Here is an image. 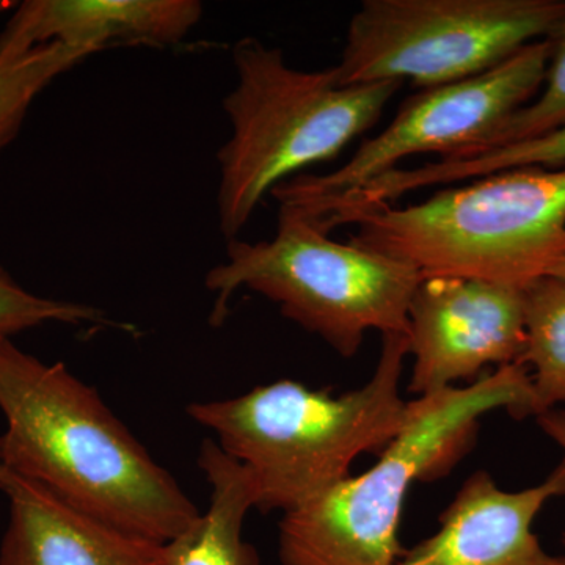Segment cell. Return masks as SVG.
Here are the masks:
<instances>
[{"mask_svg": "<svg viewBox=\"0 0 565 565\" xmlns=\"http://www.w3.org/2000/svg\"><path fill=\"white\" fill-rule=\"evenodd\" d=\"M408 392L426 396L519 363L525 351L523 286L467 277H424L407 313Z\"/></svg>", "mask_w": 565, "mask_h": 565, "instance_id": "obj_9", "label": "cell"}, {"mask_svg": "<svg viewBox=\"0 0 565 565\" xmlns=\"http://www.w3.org/2000/svg\"><path fill=\"white\" fill-rule=\"evenodd\" d=\"M17 7V2H10V0H0V14L6 13V11L13 10Z\"/></svg>", "mask_w": 565, "mask_h": 565, "instance_id": "obj_21", "label": "cell"}, {"mask_svg": "<svg viewBox=\"0 0 565 565\" xmlns=\"http://www.w3.org/2000/svg\"><path fill=\"white\" fill-rule=\"evenodd\" d=\"M10 520L0 565H170L167 544L81 512L0 463Z\"/></svg>", "mask_w": 565, "mask_h": 565, "instance_id": "obj_11", "label": "cell"}, {"mask_svg": "<svg viewBox=\"0 0 565 565\" xmlns=\"http://www.w3.org/2000/svg\"><path fill=\"white\" fill-rule=\"evenodd\" d=\"M93 54L87 47L50 44L0 57V154L17 139L41 93Z\"/></svg>", "mask_w": 565, "mask_h": 565, "instance_id": "obj_16", "label": "cell"}, {"mask_svg": "<svg viewBox=\"0 0 565 565\" xmlns=\"http://www.w3.org/2000/svg\"><path fill=\"white\" fill-rule=\"evenodd\" d=\"M199 467L211 486L210 505L180 537L167 544L170 565H259L244 541L245 516L256 508L252 476L214 440H204Z\"/></svg>", "mask_w": 565, "mask_h": 565, "instance_id": "obj_13", "label": "cell"}, {"mask_svg": "<svg viewBox=\"0 0 565 565\" xmlns=\"http://www.w3.org/2000/svg\"><path fill=\"white\" fill-rule=\"evenodd\" d=\"M349 243L415 267L423 277L525 286L565 258V167L504 170L422 203L352 212Z\"/></svg>", "mask_w": 565, "mask_h": 565, "instance_id": "obj_4", "label": "cell"}, {"mask_svg": "<svg viewBox=\"0 0 565 565\" xmlns=\"http://www.w3.org/2000/svg\"><path fill=\"white\" fill-rule=\"evenodd\" d=\"M407 356V334H382L373 377L352 392L334 396L278 381L191 404L188 415L250 473L255 509L288 514L349 478L356 457L381 455L403 430L408 401L399 384Z\"/></svg>", "mask_w": 565, "mask_h": 565, "instance_id": "obj_2", "label": "cell"}, {"mask_svg": "<svg viewBox=\"0 0 565 565\" xmlns=\"http://www.w3.org/2000/svg\"><path fill=\"white\" fill-rule=\"evenodd\" d=\"M565 166V126L557 131L534 139L516 141L504 147L440 159L415 169H396L377 178L352 195L355 206L366 207L393 204L407 193L440 184H456L504 172V170Z\"/></svg>", "mask_w": 565, "mask_h": 565, "instance_id": "obj_14", "label": "cell"}, {"mask_svg": "<svg viewBox=\"0 0 565 565\" xmlns=\"http://www.w3.org/2000/svg\"><path fill=\"white\" fill-rule=\"evenodd\" d=\"M203 17L199 0H25L0 32V57L62 44L95 52L181 43Z\"/></svg>", "mask_w": 565, "mask_h": 565, "instance_id": "obj_12", "label": "cell"}, {"mask_svg": "<svg viewBox=\"0 0 565 565\" xmlns=\"http://www.w3.org/2000/svg\"><path fill=\"white\" fill-rule=\"evenodd\" d=\"M0 463L104 523L159 544L202 512L99 394L0 338Z\"/></svg>", "mask_w": 565, "mask_h": 565, "instance_id": "obj_1", "label": "cell"}, {"mask_svg": "<svg viewBox=\"0 0 565 565\" xmlns=\"http://www.w3.org/2000/svg\"><path fill=\"white\" fill-rule=\"evenodd\" d=\"M546 275H553V277L561 278V280L565 281V258L561 259V262L557 263L556 266Z\"/></svg>", "mask_w": 565, "mask_h": 565, "instance_id": "obj_20", "label": "cell"}, {"mask_svg": "<svg viewBox=\"0 0 565 565\" xmlns=\"http://www.w3.org/2000/svg\"><path fill=\"white\" fill-rule=\"evenodd\" d=\"M236 85L223 99L232 136L218 150V225L237 239L267 193L337 158L381 120L403 82L343 85L332 68H294L281 50L237 41Z\"/></svg>", "mask_w": 565, "mask_h": 565, "instance_id": "obj_5", "label": "cell"}, {"mask_svg": "<svg viewBox=\"0 0 565 565\" xmlns=\"http://www.w3.org/2000/svg\"><path fill=\"white\" fill-rule=\"evenodd\" d=\"M565 497V457L541 484L505 492L475 471L445 509L437 533L405 550L396 565H565L533 531L548 501Z\"/></svg>", "mask_w": 565, "mask_h": 565, "instance_id": "obj_10", "label": "cell"}, {"mask_svg": "<svg viewBox=\"0 0 565 565\" xmlns=\"http://www.w3.org/2000/svg\"><path fill=\"white\" fill-rule=\"evenodd\" d=\"M408 264L333 241L299 212L280 207L273 239H233L226 262L206 275L212 323L226 318L241 288L262 294L281 315L352 359L370 332L407 334L412 296L423 280Z\"/></svg>", "mask_w": 565, "mask_h": 565, "instance_id": "obj_6", "label": "cell"}, {"mask_svg": "<svg viewBox=\"0 0 565 565\" xmlns=\"http://www.w3.org/2000/svg\"><path fill=\"white\" fill-rule=\"evenodd\" d=\"M103 323L104 313L90 305L51 299L28 291L0 264V338L35 329L44 323Z\"/></svg>", "mask_w": 565, "mask_h": 565, "instance_id": "obj_18", "label": "cell"}, {"mask_svg": "<svg viewBox=\"0 0 565 565\" xmlns=\"http://www.w3.org/2000/svg\"><path fill=\"white\" fill-rule=\"evenodd\" d=\"M533 381L505 364L467 386L408 401V418L377 463L282 514V565H396L405 550L399 523L408 489L448 473L473 446L479 419L494 411L531 416Z\"/></svg>", "mask_w": 565, "mask_h": 565, "instance_id": "obj_3", "label": "cell"}, {"mask_svg": "<svg viewBox=\"0 0 565 565\" xmlns=\"http://www.w3.org/2000/svg\"><path fill=\"white\" fill-rule=\"evenodd\" d=\"M565 22V0H363L349 21L343 85L444 87L497 68Z\"/></svg>", "mask_w": 565, "mask_h": 565, "instance_id": "obj_7", "label": "cell"}, {"mask_svg": "<svg viewBox=\"0 0 565 565\" xmlns=\"http://www.w3.org/2000/svg\"><path fill=\"white\" fill-rule=\"evenodd\" d=\"M552 43L548 70L541 93L512 115L508 121L493 134L481 150L504 147L516 141L534 139L544 134L557 131L565 126V22L555 35L548 39ZM471 154V152H468ZM465 156V154H463ZM457 158V156H456ZM448 159V158H446Z\"/></svg>", "mask_w": 565, "mask_h": 565, "instance_id": "obj_17", "label": "cell"}, {"mask_svg": "<svg viewBox=\"0 0 565 565\" xmlns=\"http://www.w3.org/2000/svg\"><path fill=\"white\" fill-rule=\"evenodd\" d=\"M535 419L541 429L565 451V408H553V411L535 416ZM563 542L565 545V533Z\"/></svg>", "mask_w": 565, "mask_h": 565, "instance_id": "obj_19", "label": "cell"}, {"mask_svg": "<svg viewBox=\"0 0 565 565\" xmlns=\"http://www.w3.org/2000/svg\"><path fill=\"white\" fill-rule=\"evenodd\" d=\"M525 351L519 363L531 367V416L565 405V281L542 275L523 286Z\"/></svg>", "mask_w": 565, "mask_h": 565, "instance_id": "obj_15", "label": "cell"}, {"mask_svg": "<svg viewBox=\"0 0 565 565\" xmlns=\"http://www.w3.org/2000/svg\"><path fill=\"white\" fill-rule=\"evenodd\" d=\"M550 55V40L535 41L484 74L411 96L384 131L362 141L344 166L294 177L274 189V199L280 207L307 214L399 169L411 156L434 152L446 159L481 150L541 93Z\"/></svg>", "mask_w": 565, "mask_h": 565, "instance_id": "obj_8", "label": "cell"}]
</instances>
